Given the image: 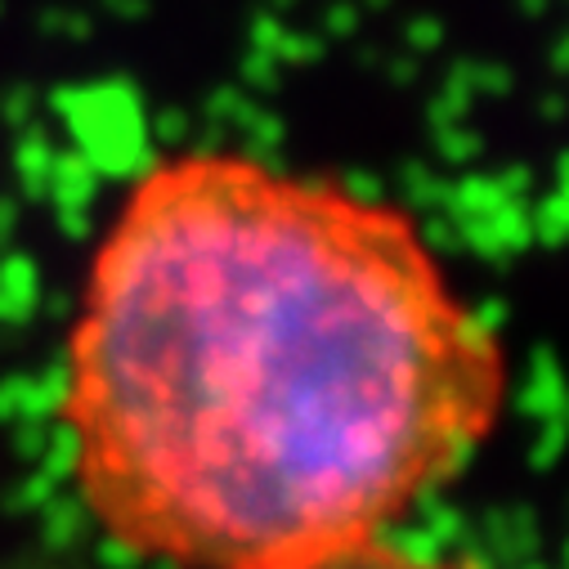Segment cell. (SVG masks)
<instances>
[{
    "mask_svg": "<svg viewBox=\"0 0 569 569\" xmlns=\"http://www.w3.org/2000/svg\"><path fill=\"white\" fill-rule=\"evenodd\" d=\"M507 346L426 224L341 176L189 149L134 176L68 332L94 520L189 569L372 542L493 436Z\"/></svg>",
    "mask_w": 569,
    "mask_h": 569,
    "instance_id": "6da1fadb",
    "label": "cell"
},
{
    "mask_svg": "<svg viewBox=\"0 0 569 569\" xmlns=\"http://www.w3.org/2000/svg\"><path fill=\"white\" fill-rule=\"evenodd\" d=\"M278 569H467V565L421 560V556L395 551V547L372 538V542H355V547H341V551H328V556H310V560H297V565H278Z\"/></svg>",
    "mask_w": 569,
    "mask_h": 569,
    "instance_id": "7a4b0ae2",
    "label": "cell"
}]
</instances>
